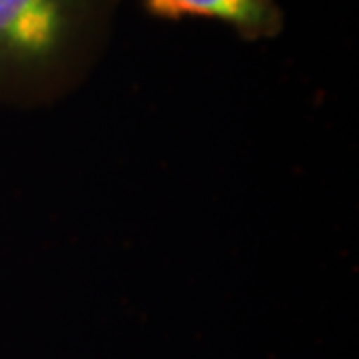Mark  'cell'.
Listing matches in <instances>:
<instances>
[{
  "label": "cell",
  "instance_id": "1",
  "mask_svg": "<svg viewBox=\"0 0 359 359\" xmlns=\"http://www.w3.org/2000/svg\"><path fill=\"white\" fill-rule=\"evenodd\" d=\"M124 0H0V104L62 102L102 65Z\"/></svg>",
  "mask_w": 359,
  "mask_h": 359
},
{
  "label": "cell",
  "instance_id": "2",
  "mask_svg": "<svg viewBox=\"0 0 359 359\" xmlns=\"http://www.w3.org/2000/svg\"><path fill=\"white\" fill-rule=\"evenodd\" d=\"M154 20H210L248 44L271 42L285 32L287 16L278 0H136Z\"/></svg>",
  "mask_w": 359,
  "mask_h": 359
}]
</instances>
